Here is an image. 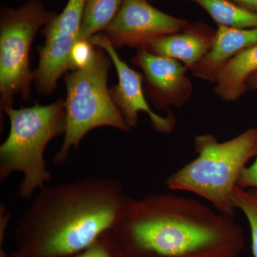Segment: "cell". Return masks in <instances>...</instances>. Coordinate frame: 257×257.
<instances>
[{"mask_svg": "<svg viewBox=\"0 0 257 257\" xmlns=\"http://www.w3.org/2000/svg\"><path fill=\"white\" fill-rule=\"evenodd\" d=\"M94 47L90 63L64 74L67 128L62 146L53 157L57 165H64L70 150H77L84 137L94 128L110 126L123 133L133 130L109 93L107 81L111 59L104 50Z\"/></svg>", "mask_w": 257, "mask_h": 257, "instance_id": "cell-5", "label": "cell"}, {"mask_svg": "<svg viewBox=\"0 0 257 257\" xmlns=\"http://www.w3.org/2000/svg\"><path fill=\"white\" fill-rule=\"evenodd\" d=\"M189 23L157 9L148 0H124L103 32L115 48L140 49L159 37L182 31Z\"/></svg>", "mask_w": 257, "mask_h": 257, "instance_id": "cell-8", "label": "cell"}, {"mask_svg": "<svg viewBox=\"0 0 257 257\" xmlns=\"http://www.w3.org/2000/svg\"><path fill=\"white\" fill-rule=\"evenodd\" d=\"M94 46L99 47L109 55L118 76V83L109 88V93L128 126L132 128L138 124L139 113L148 114L152 128L160 134H170L177 125L175 113L167 110L166 116H161L152 111L147 102L144 93L143 73L132 69L116 52L104 32L96 34L89 40Z\"/></svg>", "mask_w": 257, "mask_h": 257, "instance_id": "cell-9", "label": "cell"}, {"mask_svg": "<svg viewBox=\"0 0 257 257\" xmlns=\"http://www.w3.org/2000/svg\"><path fill=\"white\" fill-rule=\"evenodd\" d=\"M194 147L197 158L169 176L166 185L197 194L219 212L234 216L233 192L241 172L257 155V127L224 143L209 134L198 135Z\"/></svg>", "mask_w": 257, "mask_h": 257, "instance_id": "cell-3", "label": "cell"}, {"mask_svg": "<svg viewBox=\"0 0 257 257\" xmlns=\"http://www.w3.org/2000/svg\"><path fill=\"white\" fill-rule=\"evenodd\" d=\"M73 257H126L112 229L101 233Z\"/></svg>", "mask_w": 257, "mask_h": 257, "instance_id": "cell-17", "label": "cell"}, {"mask_svg": "<svg viewBox=\"0 0 257 257\" xmlns=\"http://www.w3.org/2000/svg\"><path fill=\"white\" fill-rule=\"evenodd\" d=\"M237 187L242 189H257V155L254 162L246 166L241 172L237 182Z\"/></svg>", "mask_w": 257, "mask_h": 257, "instance_id": "cell-19", "label": "cell"}, {"mask_svg": "<svg viewBox=\"0 0 257 257\" xmlns=\"http://www.w3.org/2000/svg\"><path fill=\"white\" fill-rule=\"evenodd\" d=\"M3 111L9 117L10 130L0 146V181L15 172L23 174L19 195L28 200L52 180L44 156L51 140L65 134V102L61 98L47 105L36 102L30 107L8 106Z\"/></svg>", "mask_w": 257, "mask_h": 257, "instance_id": "cell-4", "label": "cell"}, {"mask_svg": "<svg viewBox=\"0 0 257 257\" xmlns=\"http://www.w3.org/2000/svg\"><path fill=\"white\" fill-rule=\"evenodd\" d=\"M257 72V45L234 57L216 79L214 93L221 100L234 102L248 91V79Z\"/></svg>", "mask_w": 257, "mask_h": 257, "instance_id": "cell-13", "label": "cell"}, {"mask_svg": "<svg viewBox=\"0 0 257 257\" xmlns=\"http://www.w3.org/2000/svg\"><path fill=\"white\" fill-rule=\"evenodd\" d=\"M124 0H86L78 40H89L104 30L119 13Z\"/></svg>", "mask_w": 257, "mask_h": 257, "instance_id": "cell-15", "label": "cell"}, {"mask_svg": "<svg viewBox=\"0 0 257 257\" xmlns=\"http://www.w3.org/2000/svg\"><path fill=\"white\" fill-rule=\"evenodd\" d=\"M0 257H26L25 253L20 248H18L16 251H13L11 254L8 255L5 252V250L3 248H0Z\"/></svg>", "mask_w": 257, "mask_h": 257, "instance_id": "cell-22", "label": "cell"}, {"mask_svg": "<svg viewBox=\"0 0 257 257\" xmlns=\"http://www.w3.org/2000/svg\"><path fill=\"white\" fill-rule=\"evenodd\" d=\"M57 14L47 11L38 0H30L17 8L3 7L0 13V104L13 106L15 96L25 101L31 96L35 71L30 68V51L40 28Z\"/></svg>", "mask_w": 257, "mask_h": 257, "instance_id": "cell-6", "label": "cell"}, {"mask_svg": "<svg viewBox=\"0 0 257 257\" xmlns=\"http://www.w3.org/2000/svg\"><path fill=\"white\" fill-rule=\"evenodd\" d=\"M148 1H150V0H148Z\"/></svg>", "mask_w": 257, "mask_h": 257, "instance_id": "cell-24", "label": "cell"}, {"mask_svg": "<svg viewBox=\"0 0 257 257\" xmlns=\"http://www.w3.org/2000/svg\"><path fill=\"white\" fill-rule=\"evenodd\" d=\"M230 1L257 14V0H230Z\"/></svg>", "mask_w": 257, "mask_h": 257, "instance_id": "cell-21", "label": "cell"}, {"mask_svg": "<svg viewBox=\"0 0 257 257\" xmlns=\"http://www.w3.org/2000/svg\"><path fill=\"white\" fill-rule=\"evenodd\" d=\"M132 62L143 71L145 92L157 109L182 108L192 97L189 69L182 62L153 55L143 47L138 49Z\"/></svg>", "mask_w": 257, "mask_h": 257, "instance_id": "cell-10", "label": "cell"}, {"mask_svg": "<svg viewBox=\"0 0 257 257\" xmlns=\"http://www.w3.org/2000/svg\"><path fill=\"white\" fill-rule=\"evenodd\" d=\"M94 50L95 47L89 40H77L71 51L70 60L72 70L84 68L90 63Z\"/></svg>", "mask_w": 257, "mask_h": 257, "instance_id": "cell-18", "label": "cell"}, {"mask_svg": "<svg viewBox=\"0 0 257 257\" xmlns=\"http://www.w3.org/2000/svg\"><path fill=\"white\" fill-rule=\"evenodd\" d=\"M111 229L126 257H236L244 245L234 216L170 193L133 199Z\"/></svg>", "mask_w": 257, "mask_h": 257, "instance_id": "cell-1", "label": "cell"}, {"mask_svg": "<svg viewBox=\"0 0 257 257\" xmlns=\"http://www.w3.org/2000/svg\"><path fill=\"white\" fill-rule=\"evenodd\" d=\"M205 10L218 27L257 28V14L230 0H187Z\"/></svg>", "mask_w": 257, "mask_h": 257, "instance_id": "cell-14", "label": "cell"}, {"mask_svg": "<svg viewBox=\"0 0 257 257\" xmlns=\"http://www.w3.org/2000/svg\"><path fill=\"white\" fill-rule=\"evenodd\" d=\"M255 45H257V28L218 27L212 46L204 58L191 69L192 75L214 83L230 61L245 49Z\"/></svg>", "mask_w": 257, "mask_h": 257, "instance_id": "cell-12", "label": "cell"}, {"mask_svg": "<svg viewBox=\"0 0 257 257\" xmlns=\"http://www.w3.org/2000/svg\"><path fill=\"white\" fill-rule=\"evenodd\" d=\"M247 85L248 90L257 92V72L252 74L248 79Z\"/></svg>", "mask_w": 257, "mask_h": 257, "instance_id": "cell-23", "label": "cell"}, {"mask_svg": "<svg viewBox=\"0 0 257 257\" xmlns=\"http://www.w3.org/2000/svg\"><path fill=\"white\" fill-rule=\"evenodd\" d=\"M86 0H68L63 11L44 28L43 45L38 47L40 61L35 70L37 92L50 95L60 77L72 70L70 54L79 39Z\"/></svg>", "mask_w": 257, "mask_h": 257, "instance_id": "cell-7", "label": "cell"}, {"mask_svg": "<svg viewBox=\"0 0 257 257\" xmlns=\"http://www.w3.org/2000/svg\"><path fill=\"white\" fill-rule=\"evenodd\" d=\"M133 200L108 177L45 186L18 221V248L26 257H73L111 229Z\"/></svg>", "mask_w": 257, "mask_h": 257, "instance_id": "cell-2", "label": "cell"}, {"mask_svg": "<svg viewBox=\"0 0 257 257\" xmlns=\"http://www.w3.org/2000/svg\"><path fill=\"white\" fill-rule=\"evenodd\" d=\"M11 218L10 212H7L6 209L1 206V211H0V248L3 246L5 241V231L8 227V223Z\"/></svg>", "mask_w": 257, "mask_h": 257, "instance_id": "cell-20", "label": "cell"}, {"mask_svg": "<svg viewBox=\"0 0 257 257\" xmlns=\"http://www.w3.org/2000/svg\"><path fill=\"white\" fill-rule=\"evenodd\" d=\"M216 30L207 24L189 23L182 31L153 40L143 48L153 55L175 59L191 70L210 50Z\"/></svg>", "mask_w": 257, "mask_h": 257, "instance_id": "cell-11", "label": "cell"}, {"mask_svg": "<svg viewBox=\"0 0 257 257\" xmlns=\"http://www.w3.org/2000/svg\"><path fill=\"white\" fill-rule=\"evenodd\" d=\"M235 209L242 211L247 219L251 235L253 257H257V189H242L236 186L232 196Z\"/></svg>", "mask_w": 257, "mask_h": 257, "instance_id": "cell-16", "label": "cell"}]
</instances>
